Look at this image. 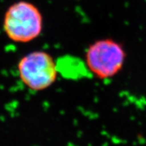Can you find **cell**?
I'll return each instance as SVG.
<instances>
[{
	"mask_svg": "<svg viewBox=\"0 0 146 146\" xmlns=\"http://www.w3.org/2000/svg\"><path fill=\"white\" fill-rule=\"evenodd\" d=\"M17 68L22 83L35 91L50 88L59 74L56 61L44 50H34L22 56Z\"/></svg>",
	"mask_w": 146,
	"mask_h": 146,
	"instance_id": "3",
	"label": "cell"
},
{
	"mask_svg": "<svg viewBox=\"0 0 146 146\" xmlns=\"http://www.w3.org/2000/svg\"><path fill=\"white\" fill-rule=\"evenodd\" d=\"M3 30L6 36L14 42H32L42 32V14L31 2L27 1L15 2L5 11Z\"/></svg>",
	"mask_w": 146,
	"mask_h": 146,
	"instance_id": "1",
	"label": "cell"
},
{
	"mask_svg": "<svg viewBox=\"0 0 146 146\" xmlns=\"http://www.w3.org/2000/svg\"><path fill=\"white\" fill-rule=\"evenodd\" d=\"M126 53L122 44L113 39H102L91 44L85 52V62L91 74L108 80L120 72Z\"/></svg>",
	"mask_w": 146,
	"mask_h": 146,
	"instance_id": "2",
	"label": "cell"
},
{
	"mask_svg": "<svg viewBox=\"0 0 146 146\" xmlns=\"http://www.w3.org/2000/svg\"><path fill=\"white\" fill-rule=\"evenodd\" d=\"M56 65L59 74L63 75L64 77L79 79L91 74L85 62L76 57L66 56L60 58L56 62Z\"/></svg>",
	"mask_w": 146,
	"mask_h": 146,
	"instance_id": "4",
	"label": "cell"
}]
</instances>
